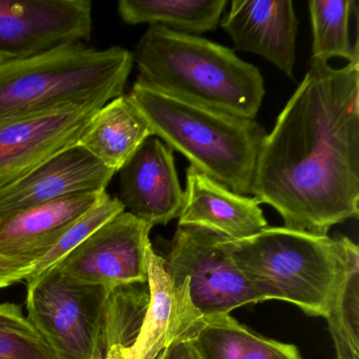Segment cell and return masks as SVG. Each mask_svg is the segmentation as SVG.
I'll use <instances>...</instances> for the list:
<instances>
[{
	"instance_id": "obj_1",
	"label": "cell",
	"mask_w": 359,
	"mask_h": 359,
	"mask_svg": "<svg viewBox=\"0 0 359 359\" xmlns=\"http://www.w3.org/2000/svg\"><path fill=\"white\" fill-rule=\"evenodd\" d=\"M252 194L311 234L358 217L359 65L311 60L262 142Z\"/></svg>"
},
{
	"instance_id": "obj_2",
	"label": "cell",
	"mask_w": 359,
	"mask_h": 359,
	"mask_svg": "<svg viewBox=\"0 0 359 359\" xmlns=\"http://www.w3.org/2000/svg\"><path fill=\"white\" fill-rule=\"evenodd\" d=\"M133 53L65 46L0 64V125L75 110L98 111L123 95Z\"/></svg>"
},
{
	"instance_id": "obj_3",
	"label": "cell",
	"mask_w": 359,
	"mask_h": 359,
	"mask_svg": "<svg viewBox=\"0 0 359 359\" xmlns=\"http://www.w3.org/2000/svg\"><path fill=\"white\" fill-rule=\"evenodd\" d=\"M140 81L214 110L254 119L264 100V77L234 50L195 35L150 26L133 54Z\"/></svg>"
},
{
	"instance_id": "obj_4",
	"label": "cell",
	"mask_w": 359,
	"mask_h": 359,
	"mask_svg": "<svg viewBox=\"0 0 359 359\" xmlns=\"http://www.w3.org/2000/svg\"><path fill=\"white\" fill-rule=\"evenodd\" d=\"M129 96L153 136L233 192L243 196L252 194L256 163L266 136L255 119L182 100L140 79Z\"/></svg>"
},
{
	"instance_id": "obj_5",
	"label": "cell",
	"mask_w": 359,
	"mask_h": 359,
	"mask_svg": "<svg viewBox=\"0 0 359 359\" xmlns=\"http://www.w3.org/2000/svg\"><path fill=\"white\" fill-rule=\"evenodd\" d=\"M222 245L262 302H291L311 316H327L346 262L342 237L268 226Z\"/></svg>"
},
{
	"instance_id": "obj_6",
	"label": "cell",
	"mask_w": 359,
	"mask_h": 359,
	"mask_svg": "<svg viewBox=\"0 0 359 359\" xmlns=\"http://www.w3.org/2000/svg\"><path fill=\"white\" fill-rule=\"evenodd\" d=\"M109 291L75 280L57 266L28 283V319L56 358H104Z\"/></svg>"
},
{
	"instance_id": "obj_7",
	"label": "cell",
	"mask_w": 359,
	"mask_h": 359,
	"mask_svg": "<svg viewBox=\"0 0 359 359\" xmlns=\"http://www.w3.org/2000/svg\"><path fill=\"white\" fill-rule=\"evenodd\" d=\"M224 237L194 226H178L165 270L174 285L186 283L203 320L228 315L262 299L222 247Z\"/></svg>"
},
{
	"instance_id": "obj_8",
	"label": "cell",
	"mask_w": 359,
	"mask_h": 359,
	"mask_svg": "<svg viewBox=\"0 0 359 359\" xmlns=\"http://www.w3.org/2000/svg\"><path fill=\"white\" fill-rule=\"evenodd\" d=\"M89 0H0V64L91 39Z\"/></svg>"
},
{
	"instance_id": "obj_9",
	"label": "cell",
	"mask_w": 359,
	"mask_h": 359,
	"mask_svg": "<svg viewBox=\"0 0 359 359\" xmlns=\"http://www.w3.org/2000/svg\"><path fill=\"white\" fill-rule=\"evenodd\" d=\"M148 222L123 212L100 226L60 264L62 272L88 285L114 289L148 283L151 247Z\"/></svg>"
},
{
	"instance_id": "obj_10",
	"label": "cell",
	"mask_w": 359,
	"mask_h": 359,
	"mask_svg": "<svg viewBox=\"0 0 359 359\" xmlns=\"http://www.w3.org/2000/svg\"><path fill=\"white\" fill-rule=\"evenodd\" d=\"M115 174L87 149L75 144L0 189V222L64 197L106 192Z\"/></svg>"
},
{
	"instance_id": "obj_11",
	"label": "cell",
	"mask_w": 359,
	"mask_h": 359,
	"mask_svg": "<svg viewBox=\"0 0 359 359\" xmlns=\"http://www.w3.org/2000/svg\"><path fill=\"white\" fill-rule=\"evenodd\" d=\"M98 111H66L1 123L0 189L79 144Z\"/></svg>"
},
{
	"instance_id": "obj_12",
	"label": "cell",
	"mask_w": 359,
	"mask_h": 359,
	"mask_svg": "<svg viewBox=\"0 0 359 359\" xmlns=\"http://www.w3.org/2000/svg\"><path fill=\"white\" fill-rule=\"evenodd\" d=\"M125 211L151 226L178 218L184 203L173 150L156 136L149 137L121 169Z\"/></svg>"
},
{
	"instance_id": "obj_13",
	"label": "cell",
	"mask_w": 359,
	"mask_h": 359,
	"mask_svg": "<svg viewBox=\"0 0 359 359\" xmlns=\"http://www.w3.org/2000/svg\"><path fill=\"white\" fill-rule=\"evenodd\" d=\"M298 24L291 0H233L222 20L237 50L262 56L292 79Z\"/></svg>"
},
{
	"instance_id": "obj_14",
	"label": "cell",
	"mask_w": 359,
	"mask_h": 359,
	"mask_svg": "<svg viewBox=\"0 0 359 359\" xmlns=\"http://www.w3.org/2000/svg\"><path fill=\"white\" fill-rule=\"evenodd\" d=\"M147 258L149 302L140 333L132 346L108 359H155L203 320L191 304L186 283L174 285L165 270V258L152 245Z\"/></svg>"
},
{
	"instance_id": "obj_15",
	"label": "cell",
	"mask_w": 359,
	"mask_h": 359,
	"mask_svg": "<svg viewBox=\"0 0 359 359\" xmlns=\"http://www.w3.org/2000/svg\"><path fill=\"white\" fill-rule=\"evenodd\" d=\"M178 226H194L226 239L247 238L268 228L255 197L233 192L190 165Z\"/></svg>"
},
{
	"instance_id": "obj_16",
	"label": "cell",
	"mask_w": 359,
	"mask_h": 359,
	"mask_svg": "<svg viewBox=\"0 0 359 359\" xmlns=\"http://www.w3.org/2000/svg\"><path fill=\"white\" fill-rule=\"evenodd\" d=\"M102 193L64 197L1 220L0 255L34 264L73 222L97 203Z\"/></svg>"
},
{
	"instance_id": "obj_17",
	"label": "cell",
	"mask_w": 359,
	"mask_h": 359,
	"mask_svg": "<svg viewBox=\"0 0 359 359\" xmlns=\"http://www.w3.org/2000/svg\"><path fill=\"white\" fill-rule=\"evenodd\" d=\"M151 136L137 107L129 95H121L96 113L79 144L117 173Z\"/></svg>"
},
{
	"instance_id": "obj_18",
	"label": "cell",
	"mask_w": 359,
	"mask_h": 359,
	"mask_svg": "<svg viewBox=\"0 0 359 359\" xmlns=\"http://www.w3.org/2000/svg\"><path fill=\"white\" fill-rule=\"evenodd\" d=\"M192 342L201 359H302L294 344L258 335L230 314L201 320Z\"/></svg>"
},
{
	"instance_id": "obj_19",
	"label": "cell",
	"mask_w": 359,
	"mask_h": 359,
	"mask_svg": "<svg viewBox=\"0 0 359 359\" xmlns=\"http://www.w3.org/2000/svg\"><path fill=\"white\" fill-rule=\"evenodd\" d=\"M226 4V0H121L118 12L127 24L161 26L198 36L217 28Z\"/></svg>"
},
{
	"instance_id": "obj_20",
	"label": "cell",
	"mask_w": 359,
	"mask_h": 359,
	"mask_svg": "<svg viewBox=\"0 0 359 359\" xmlns=\"http://www.w3.org/2000/svg\"><path fill=\"white\" fill-rule=\"evenodd\" d=\"M342 239L346 262L325 318L336 359H359V250L350 239Z\"/></svg>"
},
{
	"instance_id": "obj_21",
	"label": "cell",
	"mask_w": 359,
	"mask_h": 359,
	"mask_svg": "<svg viewBox=\"0 0 359 359\" xmlns=\"http://www.w3.org/2000/svg\"><path fill=\"white\" fill-rule=\"evenodd\" d=\"M313 43L311 60L329 62L341 57L348 64L359 65L358 43L352 45L350 20L357 11L353 0H311L309 1Z\"/></svg>"
},
{
	"instance_id": "obj_22",
	"label": "cell",
	"mask_w": 359,
	"mask_h": 359,
	"mask_svg": "<svg viewBox=\"0 0 359 359\" xmlns=\"http://www.w3.org/2000/svg\"><path fill=\"white\" fill-rule=\"evenodd\" d=\"M148 302V283L121 285L109 291L104 316V357L112 358L132 346L142 327Z\"/></svg>"
},
{
	"instance_id": "obj_23",
	"label": "cell",
	"mask_w": 359,
	"mask_h": 359,
	"mask_svg": "<svg viewBox=\"0 0 359 359\" xmlns=\"http://www.w3.org/2000/svg\"><path fill=\"white\" fill-rule=\"evenodd\" d=\"M123 212H125V207L118 198L111 197L107 192L102 193L97 203L73 222L53 247L33 264V271L27 277V283L34 280L43 273L57 266L100 226Z\"/></svg>"
},
{
	"instance_id": "obj_24",
	"label": "cell",
	"mask_w": 359,
	"mask_h": 359,
	"mask_svg": "<svg viewBox=\"0 0 359 359\" xmlns=\"http://www.w3.org/2000/svg\"><path fill=\"white\" fill-rule=\"evenodd\" d=\"M0 359H57L15 304H0Z\"/></svg>"
},
{
	"instance_id": "obj_25",
	"label": "cell",
	"mask_w": 359,
	"mask_h": 359,
	"mask_svg": "<svg viewBox=\"0 0 359 359\" xmlns=\"http://www.w3.org/2000/svg\"><path fill=\"white\" fill-rule=\"evenodd\" d=\"M32 271V264L0 255V289L26 280Z\"/></svg>"
},
{
	"instance_id": "obj_26",
	"label": "cell",
	"mask_w": 359,
	"mask_h": 359,
	"mask_svg": "<svg viewBox=\"0 0 359 359\" xmlns=\"http://www.w3.org/2000/svg\"><path fill=\"white\" fill-rule=\"evenodd\" d=\"M195 329L178 337L155 359H201L192 342V334Z\"/></svg>"
},
{
	"instance_id": "obj_27",
	"label": "cell",
	"mask_w": 359,
	"mask_h": 359,
	"mask_svg": "<svg viewBox=\"0 0 359 359\" xmlns=\"http://www.w3.org/2000/svg\"><path fill=\"white\" fill-rule=\"evenodd\" d=\"M104 359H108V358H104Z\"/></svg>"
}]
</instances>
